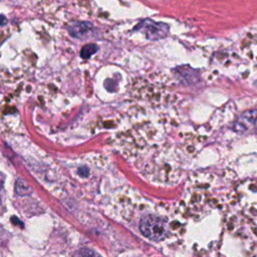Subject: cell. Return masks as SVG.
I'll use <instances>...</instances> for the list:
<instances>
[{"instance_id": "30bf717a", "label": "cell", "mask_w": 257, "mask_h": 257, "mask_svg": "<svg viewBox=\"0 0 257 257\" xmlns=\"http://www.w3.org/2000/svg\"><path fill=\"white\" fill-rule=\"evenodd\" d=\"M2 185H3V180H2V178L0 177V191H1V189H2Z\"/></svg>"}, {"instance_id": "277c9868", "label": "cell", "mask_w": 257, "mask_h": 257, "mask_svg": "<svg viewBox=\"0 0 257 257\" xmlns=\"http://www.w3.org/2000/svg\"><path fill=\"white\" fill-rule=\"evenodd\" d=\"M92 29V24L89 22H77L69 28V33L75 38H82Z\"/></svg>"}, {"instance_id": "ba28073f", "label": "cell", "mask_w": 257, "mask_h": 257, "mask_svg": "<svg viewBox=\"0 0 257 257\" xmlns=\"http://www.w3.org/2000/svg\"><path fill=\"white\" fill-rule=\"evenodd\" d=\"M78 173L81 175V176H83V177H85V176H87V174H88V170L86 169V168H79V170H78Z\"/></svg>"}, {"instance_id": "5b68a950", "label": "cell", "mask_w": 257, "mask_h": 257, "mask_svg": "<svg viewBox=\"0 0 257 257\" xmlns=\"http://www.w3.org/2000/svg\"><path fill=\"white\" fill-rule=\"evenodd\" d=\"M15 192L20 196H27L32 193V189L22 179H17L15 183Z\"/></svg>"}, {"instance_id": "3957f363", "label": "cell", "mask_w": 257, "mask_h": 257, "mask_svg": "<svg viewBox=\"0 0 257 257\" xmlns=\"http://www.w3.org/2000/svg\"><path fill=\"white\" fill-rule=\"evenodd\" d=\"M257 121V109H248L240 114L233 124V130L237 133H244L251 128Z\"/></svg>"}, {"instance_id": "6da1fadb", "label": "cell", "mask_w": 257, "mask_h": 257, "mask_svg": "<svg viewBox=\"0 0 257 257\" xmlns=\"http://www.w3.org/2000/svg\"><path fill=\"white\" fill-rule=\"evenodd\" d=\"M165 221L160 217L148 215L141 219L140 230L142 234L153 241L163 240L166 236Z\"/></svg>"}, {"instance_id": "52a82bcc", "label": "cell", "mask_w": 257, "mask_h": 257, "mask_svg": "<svg viewBox=\"0 0 257 257\" xmlns=\"http://www.w3.org/2000/svg\"><path fill=\"white\" fill-rule=\"evenodd\" d=\"M79 257H101V256L91 249L84 248L79 252Z\"/></svg>"}, {"instance_id": "9c48e42d", "label": "cell", "mask_w": 257, "mask_h": 257, "mask_svg": "<svg viewBox=\"0 0 257 257\" xmlns=\"http://www.w3.org/2000/svg\"><path fill=\"white\" fill-rule=\"evenodd\" d=\"M7 23V19L5 16L3 15H0V25H4Z\"/></svg>"}, {"instance_id": "7a4b0ae2", "label": "cell", "mask_w": 257, "mask_h": 257, "mask_svg": "<svg viewBox=\"0 0 257 257\" xmlns=\"http://www.w3.org/2000/svg\"><path fill=\"white\" fill-rule=\"evenodd\" d=\"M141 29L146 33L147 37L150 39H160L166 37L169 28L164 23H157L152 20H145L140 24Z\"/></svg>"}, {"instance_id": "8992f818", "label": "cell", "mask_w": 257, "mask_h": 257, "mask_svg": "<svg viewBox=\"0 0 257 257\" xmlns=\"http://www.w3.org/2000/svg\"><path fill=\"white\" fill-rule=\"evenodd\" d=\"M96 50H97V46L95 44H93V43L86 44L82 47V49L80 51V56L84 59L89 58L93 53L96 52Z\"/></svg>"}]
</instances>
